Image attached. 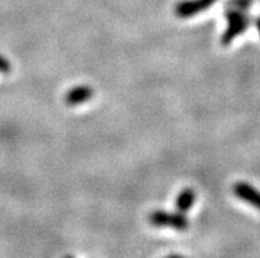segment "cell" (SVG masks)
Instances as JSON below:
<instances>
[{"label":"cell","instance_id":"cell-9","mask_svg":"<svg viewBox=\"0 0 260 258\" xmlns=\"http://www.w3.org/2000/svg\"><path fill=\"white\" fill-rule=\"evenodd\" d=\"M255 25H256L257 30H259V33H260V16L255 20Z\"/></svg>","mask_w":260,"mask_h":258},{"label":"cell","instance_id":"cell-3","mask_svg":"<svg viewBox=\"0 0 260 258\" xmlns=\"http://www.w3.org/2000/svg\"><path fill=\"white\" fill-rule=\"evenodd\" d=\"M217 0H186L176 6L175 13L178 17H190L202 11L208 10Z\"/></svg>","mask_w":260,"mask_h":258},{"label":"cell","instance_id":"cell-5","mask_svg":"<svg viewBox=\"0 0 260 258\" xmlns=\"http://www.w3.org/2000/svg\"><path fill=\"white\" fill-rule=\"evenodd\" d=\"M94 91L91 90V87L89 86H78V87L72 88L70 91H68V94L65 95V103L66 105H78L89 101L92 98Z\"/></svg>","mask_w":260,"mask_h":258},{"label":"cell","instance_id":"cell-6","mask_svg":"<svg viewBox=\"0 0 260 258\" xmlns=\"http://www.w3.org/2000/svg\"><path fill=\"white\" fill-rule=\"evenodd\" d=\"M196 200V193L191 189H185L182 190L180 195L176 199V209L178 212L185 213L188 212L189 209L193 207Z\"/></svg>","mask_w":260,"mask_h":258},{"label":"cell","instance_id":"cell-7","mask_svg":"<svg viewBox=\"0 0 260 258\" xmlns=\"http://www.w3.org/2000/svg\"><path fill=\"white\" fill-rule=\"evenodd\" d=\"M251 4H252V0H229L226 2V8L246 12L251 7Z\"/></svg>","mask_w":260,"mask_h":258},{"label":"cell","instance_id":"cell-1","mask_svg":"<svg viewBox=\"0 0 260 258\" xmlns=\"http://www.w3.org/2000/svg\"><path fill=\"white\" fill-rule=\"evenodd\" d=\"M226 20H228V29L224 30V33L221 37L222 45H229L234 41V39L242 33H244L248 29L250 26L251 19L247 13L243 12V11H237V10H228L226 13Z\"/></svg>","mask_w":260,"mask_h":258},{"label":"cell","instance_id":"cell-4","mask_svg":"<svg viewBox=\"0 0 260 258\" xmlns=\"http://www.w3.org/2000/svg\"><path fill=\"white\" fill-rule=\"evenodd\" d=\"M235 196L239 199L244 200L246 203L251 204L255 208L260 209V191L255 187L250 186L246 182H238L233 187Z\"/></svg>","mask_w":260,"mask_h":258},{"label":"cell","instance_id":"cell-2","mask_svg":"<svg viewBox=\"0 0 260 258\" xmlns=\"http://www.w3.org/2000/svg\"><path fill=\"white\" fill-rule=\"evenodd\" d=\"M149 223L155 227L173 228L176 231H186L189 228V220L181 212L173 213L167 211H155L149 215Z\"/></svg>","mask_w":260,"mask_h":258},{"label":"cell","instance_id":"cell-8","mask_svg":"<svg viewBox=\"0 0 260 258\" xmlns=\"http://www.w3.org/2000/svg\"><path fill=\"white\" fill-rule=\"evenodd\" d=\"M11 71V63L10 61L6 58V57H3L2 54H0V72H4V74H7V72Z\"/></svg>","mask_w":260,"mask_h":258}]
</instances>
